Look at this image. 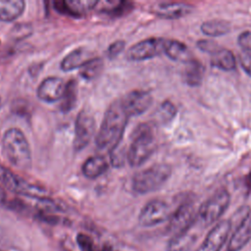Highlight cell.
<instances>
[{
    "label": "cell",
    "instance_id": "obj_23",
    "mask_svg": "<svg viewBox=\"0 0 251 251\" xmlns=\"http://www.w3.org/2000/svg\"><path fill=\"white\" fill-rule=\"evenodd\" d=\"M230 30V24L224 20H210L201 25V31L211 37L224 35Z\"/></svg>",
    "mask_w": 251,
    "mask_h": 251
},
{
    "label": "cell",
    "instance_id": "obj_36",
    "mask_svg": "<svg viewBox=\"0 0 251 251\" xmlns=\"http://www.w3.org/2000/svg\"><path fill=\"white\" fill-rule=\"evenodd\" d=\"M2 107V99H1V97H0V108Z\"/></svg>",
    "mask_w": 251,
    "mask_h": 251
},
{
    "label": "cell",
    "instance_id": "obj_1",
    "mask_svg": "<svg viewBox=\"0 0 251 251\" xmlns=\"http://www.w3.org/2000/svg\"><path fill=\"white\" fill-rule=\"evenodd\" d=\"M127 116L122 100L113 101L105 111L101 126L95 138L96 146L101 150L111 151L122 142L127 125Z\"/></svg>",
    "mask_w": 251,
    "mask_h": 251
},
{
    "label": "cell",
    "instance_id": "obj_19",
    "mask_svg": "<svg viewBox=\"0 0 251 251\" xmlns=\"http://www.w3.org/2000/svg\"><path fill=\"white\" fill-rule=\"evenodd\" d=\"M108 162L103 156H92L87 158L81 166L82 175L90 179L102 176L108 170Z\"/></svg>",
    "mask_w": 251,
    "mask_h": 251
},
{
    "label": "cell",
    "instance_id": "obj_13",
    "mask_svg": "<svg viewBox=\"0 0 251 251\" xmlns=\"http://www.w3.org/2000/svg\"><path fill=\"white\" fill-rule=\"evenodd\" d=\"M204 226L196 220L185 230L174 235L168 243V251H189L196 243Z\"/></svg>",
    "mask_w": 251,
    "mask_h": 251
},
{
    "label": "cell",
    "instance_id": "obj_21",
    "mask_svg": "<svg viewBox=\"0 0 251 251\" xmlns=\"http://www.w3.org/2000/svg\"><path fill=\"white\" fill-rule=\"evenodd\" d=\"M204 66L196 59L191 60L185 64L183 72V79L189 86L195 87L202 83L204 77Z\"/></svg>",
    "mask_w": 251,
    "mask_h": 251
},
{
    "label": "cell",
    "instance_id": "obj_7",
    "mask_svg": "<svg viewBox=\"0 0 251 251\" xmlns=\"http://www.w3.org/2000/svg\"><path fill=\"white\" fill-rule=\"evenodd\" d=\"M167 39L161 37H150L133 44L126 52V58L130 61L140 62L152 59L165 53Z\"/></svg>",
    "mask_w": 251,
    "mask_h": 251
},
{
    "label": "cell",
    "instance_id": "obj_2",
    "mask_svg": "<svg viewBox=\"0 0 251 251\" xmlns=\"http://www.w3.org/2000/svg\"><path fill=\"white\" fill-rule=\"evenodd\" d=\"M2 153L15 168L28 170L31 167V151L25 133L17 127L8 128L2 138Z\"/></svg>",
    "mask_w": 251,
    "mask_h": 251
},
{
    "label": "cell",
    "instance_id": "obj_24",
    "mask_svg": "<svg viewBox=\"0 0 251 251\" xmlns=\"http://www.w3.org/2000/svg\"><path fill=\"white\" fill-rule=\"evenodd\" d=\"M103 67V60L99 57H94L79 69V75L86 80L94 79L101 74Z\"/></svg>",
    "mask_w": 251,
    "mask_h": 251
},
{
    "label": "cell",
    "instance_id": "obj_22",
    "mask_svg": "<svg viewBox=\"0 0 251 251\" xmlns=\"http://www.w3.org/2000/svg\"><path fill=\"white\" fill-rule=\"evenodd\" d=\"M211 65L223 71H233L236 68L233 53L226 48H221L211 55Z\"/></svg>",
    "mask_w": 251,
    "mask_h": 251
},
{
    "label": "cell",
    "instance_id": "obj_3",
    "mask_svg": "<svg viewBox=\"0 0 251 251\" xmlns=\"http://www.w3.org/2000/svg\"><path fill=\"white\" fill-rule=\"evenodd\" d=\"M156 149V140L151 126L140 124L131 134V142L126 151V160L131 167L145 163Z\"/></svg>",
    "mask_w": 251,
    "mask_h": 251
},
{
    "label": "cell",
    "instance_id": "obj_30",
    "mask_svg": "<svg viewBox=\"0 0 251 251\" xmlns=\"http://www.w3.org/2000/svg\"><path fill=\"white\" fill-rule=\"evenodd\" d=\"M197 47L206 53H210L211 55L214 54L215 52H217L219 49H221L222 47L215 41L212 39H201L198 40L196 43Z\"/></svg>",
    "mask_w": 251,
    "mask_h": 251
},
{
    "label": "cell",
    "instance_id": "obj_9",
    "mask_svg": "<svg viewBox=\"0 0 251 251\" xmlns=\"http://www.w3.org/2000/svg\"><path fill=\"white\" fill-rule=\"evenodd\" d=\"M170 207L169 205L160 199H154L149 201L141 209L138 222L142 226H154L159 225L168 219H170Z\"/></svg>",
    "mask_w": 251,
    "mask_h": 251
},
{
    "label": "cell",
    "instance_id": "obj_29",
    "mask_svg": "<svg viewBox=\"0 0 251 251\" xmlns=\"http://www.w3.org/2000/svg\"><path fill=\"white\" fill-rule=\"evenodd\" d=\"M132 8H133L132 3L127 1H122V2H118L115 6L110 7L109 9H106L105 12L111 16H122L129 12Z\"/></svg>",
    "mask_w": 251,
    "mask_h": 251
},
{
    "label": "cell",
    "instance_id": "obj_6",
    "mask_svg": "<svg viewBox=\"0 0 251 251\" xmlns=\"http://www.w3.org/2000/svg\"><path fill=\"white\" fill-rule=\"evenodd\" d=\"M230 196L227 190L220 189L213 196L207 199L197 212V221L204 226L217 222L226 212L229 205Z\"/></svg>",
    "mask_w": 251,
    "mask_h": 251
},
{
    "label": "cell",
    "instance_id": "obj_34",
    "mask_svg": "<svg viewBox=\"0 0 251 251\" xmlns=\"http://www.w3.org/2000/svg\"><path fill=\"white\" fill-rule=\"evenodd\" d=\"M238 44L242 49L251 50V31H244L238 36Z\"/></svg>",
    "mask_w": 251,
    "mask_h": 251
},
{
    "label": "cell",
    "instance_id": "obj_8",
    "mask_svg": "<svg viewBox=\"0 0 251 251\" xmlns=\"http://www.w3.org/2000/svg\"><path fill=\"white\" fill-rule=\"evenodd\" d=\"M95 119L87 111H80L75 119V137H74V149L80 151L85 148L95 132Z\"/></svg>",
    "mask_w": 251,
    "mask_h": 251
},
{
    "label": "cell",
    "instance_id": "obj_10",
    "mask_svg": "<svg viewBox=\"0 0 251 251\" xmlns=\"http://www.w3.org/2000/svg\"><path fill=\"white\" fill-rule=\"evenodd\" d=\"M230 230V221L224 220L219 222L207 233L203 243L197 251H220L226 242Z\"/></svg>",
    "mask_w": 251,
    "mask_h": 251
},
{
    "label": "cell",
    "instance_id": "obj_28",
    "mask_svg": "<svg viewBox=\"0 0 251 251\" xmlns=\"http://www.w3.org/2000/svg\"><path fill=\"white\" fill-rule=\"evenodd\" d=\"M76 243L81 251H98L94 241L87 234L78 233L76 235Z\"/></svg>",
    "mask_w": 251,
    "mask_h": 251
},
{
    "label": "cell",
    "instance_id": "obj_15",
    "mask_svg": "<svg viewBox=\"0 0 251 251\" xmlns=\"http://www.w3.org/2000/svg\"><path fill=\"white\" fill-rule=\"evenodd\" d=\"M194 10V7L182 2H163L154 7V13L162 19L174 20L189 15Z\"/></svg>",
    "mask_w": 251,
    "mask_h": 251
},
{
    "label": "cell",
    "instance_id": "obj_17",
    "mask_svg": "<svg viewBox=\"0 0 251 251\" xmlns=\"http://www.w3.org/2000/svg\"><path fill=\"white\" fill-rule=\"evenodd\" d=\"M94 58L91 52L85 47H77L68 53L61 62V69L70 72L75 69H80L89 60Z\"/></svg>",
    "mask_w": 251,
    "mask_h": 251
},
{
    "label": "cell",
    "instance_id": "obj_5",
    "mask_svg": "<svg viewBox=\"0 0 251 251\" xmlns=\"http://www.w3.org/2000/svg\"><path fill=\"white\" fill-rule=\"evenodd\" d=\"M0 183L8 190L36 200L48 198V191L41 186L26 181L22 176L16 175L8 168L0 165Z\"/></svg>",
    "mask_w": 251,
    "mask_h": 251
},
{
    "label": "cell",
    "instance_id": "obj_32",
    "mask_svg": "<svg viewBox=\"0 0 251 251\" xmlns=\"http://www.w3.org/2000/svg\"><path fill=\"white\" fill-rule=\"evenodd\" d=\"M238 59H239V64L243 69V71L249 76H251V50L242 49L241 52L239 53Z\"/></svg>",
    "mask_w": 251,
    "mask_h": 251
},
{
    "label": "cell",
    "instance_id": "obj_33",
    "mask_svg": "<svg viewBox=\"0 0 251 251\" xmlns=\"http://www.w3.org/2000/svg\"><path fill=\"white\" fill-rule=\"evenodd\" d=\"M125 47H126V42L124 40H122V39L116 40V41H114L113 43H111L109 45L108 50H107V54L111 59L116 58L124 51Z\"/></svg>",
    "mask_w": 251,
    "mask_h": 251
},
{
    "label": "cell",
    "instance_id": "obj_4",
    "mask_svg": "<svg viewBox=\"0 0 251 251\" xmlns=\"http://www.w3.org/2000/svg\"><path fill=\"white\" fill-rule=\"evenodd\" d=\"M172 168L167 164H155L136 173L131 180V187L138 194H146L159 189L171 176Z\"/></svg>",
    "mask_w": 251,
    "mask_h": 251
},
{
    "label": "cell",
    "instance_id": "obj_27",
    "mask_svg": "<svg viewBox=\"0 0 251 251\" xmlns=\"http://www.w3.org/2000/svg\"><path fill=\"white\" fill-rule=\"evenodd\" d=\"M110 152V162L112 166L116 168L123 167L126 159V152L124 149V146L122 145V142L118 144L116 147H114Z\"/></svg>",
    "mask_w": 251,
    "mask_h": 251
},
{
    "label": "cell",
    "instance_id": "obj_11",
    "mask_svg": "<svg viewBox=\"0 0 251 251\" xmlns=\"http://www.w3.org/2000/svg\"><path fill=\"white\" fill-rule=\"evenodd\" d=\"M197 214L191 202H184L171 215L168 230L174 235L185 230L196 220Z\"/></svg>",
    "mask_w": 251,
    "mask_h": 251
},
{
    "label": "cell",
    "instance_id": "obj_35",
    "mask_svg": "<svg viewBox=\"0 0 251 251\" xmlns=\"http://www.w3.org/2000/svg\"><path fill=\"white\" fill-rule=\"evenodd\" d=\"M247 180H248V181H247V182H248V187L251 189V173L249 174V176H248V179H247Z\"/></svg>",
    "mask_w": 251,
    "mask_h": 251
},
{
    "label": "cell",
    "instance_id": "obj_12",
    "mask_svg": "<svg viewBox=\"0 0 251 251\" xmlns=\"http://www.w3.org/2000/svg\"><path fill=\"white\" fill-rule=\"evenodd\" d=\"M121 100L129 118L143 114L150 108L153 102L152 95L148 91L139 89L128 92Z\"/></svg>",
    "mask_w": 251,
    "mask_h": 251
},
{
    "label": "cell",
    "instance_id": "obj_31",
    "mask_svg": "<svg viewBox=\"0 0 251 251\" xmlns=\"http://www.w3.org/2000/svg\"><path fill=\"white\" fill-rule=\"evenodd\" d=\"M32 32V27L28 24H20L16 25L13 29H11V34L15 38H24L29 36Z\"/></svg>",
    "mask_w": 251,
    "mask_h": 251
},
{
    "label": "cell",
    "instance_id": "obj_26",
    "mask_svg": "<svg viewBox=\"0 0 251 251\" xmlns=\"http://www.w3.org/2000/svg\"><path fill=\"white\" fill-rule=\"evenodd\" d=\"M176 113V109L175 105L170 101H164L158 108L157 116L161 122L167 123L172 119H174Z\"/></svg>",
    "mask_w": 251,
    "mask_h": 251
},
{
    "label": "cell",
    "instance_id": "obj_20",
    "mask_svg": "<svg viewBox=\"0 0 251 251\" xmlns=\"http://www.w3.org/2000/svg\"><path fill=\"white\" fill-rule=\"evenodd\" d=\"M25 2L23 0H1L0 1V21L13 22L25 11Z\"/></svg>",
    "mask_w": 251,
    "mask_h": 251
},
{
    "label": "cell",
    "instance_id": "obj_25",
    "mask_svg": "<svg viewBox=\"0 0 251 251\" xmlns=\"http://www.w3.org/2000/svg\"><path fill=\"white\" fill-rule=\"evenodd\" d=\"M76 96H77L76 81L74 79H71L67 82L65 93L63 95V98L61 99L62 103L60 108L64 113H68L72 111V109L75 106Z\"/></svg>",
    "mask_w": 251,
    "mask_h": 251
},
{
    "label": "cell",
    "instance_id": "obj_18",
    "mask_svg": "<svg viewBox=\"0 0 251 251\" xmlns=\"http://www.w3.org/2000/svg\"><path fill=\"white\" fill-rule=\"evenodd\" d=\"M165 54L172 60L179 63H188L193 60V54L191 50L182 42L172 39L168 40L165 47Z\"/></svg>",
    "mask_w": 251,
    "mask_h": 251
},
{
    "label": "cell",
    "instance_id": "obj_16",
    "mask_svg": "<svg viewBox=\"0 0 251 251\" xmlns=\"http://www.w3.org/2000/svg\"><path fill=\"white\" fill-rule=\"evenodd\" d=\"M251 238V218L243 220L236 225L227 243V251H239Z\"/></svg>",
    "mask_w": 251,
    "mask_h": 251
},
{
    "label": "cell",
    "instance_id": "obj_14",
    "mask_svg": "<svg viewBox=\"0 0 251 251\" xmlns=\"http://www.w3.org/2000/svg\"><path fill=\"white\" fill-rule=\"evenodd\" d=\"M67 83L58 76L44 78L37 87V97L46 103H53L63 98Z\"/></svg>",
    "mask_w": 251,
    "mask_h": 251
}]
</instances>
